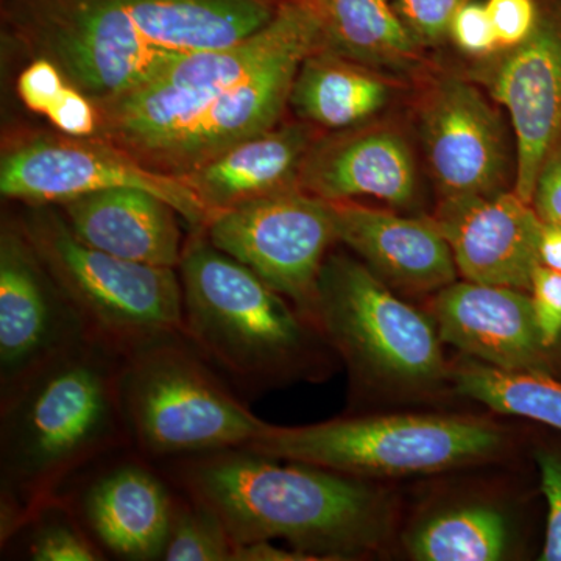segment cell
Here are the masks:
<instances>
[{
	"label": "cell",
	"mask_w": 561,
	"mask_h": 561,
	"mask_svg": "<svg viewBox=\"0 0 561 561\" xmlns=\"http://www.w3.org/2000/svg\"><path fill=\"white\" fill-rule=\"evenodd\" d=\"M321 47V27L302 0L279 3L267 25L231 46L192 51L171 62L135 90L95 105L99 138L136 161L171 136L224 92L287 51Z\"/></svg>",
	"instance_id": "cell-8"
},
{
	"label": "cell",
	"mask_w": 561,
	"mask_h": 561,
	"mask_svg": "<svg viewBox=\"0 0 561 561\" xmlns=\"http://www.w3.org/2000/svg\"><path fill=\"white\" fill-rule=\"evenodd\" d=\"M317 49L320 47L305 46L280 55L224 92L138 161L151 171L180 176L236 144L276 127L289 105L301 62Z\"/></svg>",
	"instance_id": "cell-13"
},
{
	"label": "cell",
	"mask_w": 561,
	"mask_h": 561,
	"mask_svg": "<svg viewBox=\"0 0 561 561\" xmlns=\"http://www.w3.org/2000/svg\"><path fill=\"white\" fill-rule=\"evenodd\" d=\"M83 327L44 267L20 219L0 230V397L62 351Z\"/></svg>",
	"instance_id": "cell-12"
},
{
	"label": "cell",
	"mask_w": 561,
	"mask_h": 561,
	"mask_svg": "<svg viewBox=\"0 0 561 561\" xmlns=\"http://www.w3.org/2000/svg\"><path fill=\"white\" fill-rule=\"evenodd\" d=\"M203 231L316 324L321 271L337 242L330 202L289 187L214 214Z\"/></svg>",
	"instance_id": "cell-10"
},
{
	"label": "cell",
	"mask_w": 561,
	"mask_h": 561,
	"mask_svg": "<svg viewBox=\"0 0 561 561\" xmlns=\"http://www.w3.org/2000/svg\"><path fill=\"white\" fill-rule=\"evenodd\" d=\"M124 357L84 339L0 397V540L62 501L99 457L131 445L122 401Z\"/></svg>",
	"instance_id": "cell-2"
},
{
	"label": "cell",
	"mask_w": 561,
	"mask_h": 561,
	"mask_svg": "<svg viewBox=\"0 0 561 561\" xmlns=\"http://www.w3.org/2000/svg\"><path fill=\"white\" fill-rule=\"evenodd\" d=\"M316 324L368 382L423 390L449 379L434 319L397 297L362 261L328 256Z\"/></svg>",
	"instance_id": "cell-9"
},
{
	"label": "cell",
	"mask_w": 561,
	"mask_h": 561,
	"mask_svg": "<svg viewBox=\"0 0 561 561\" xmlns=\"http://www.w3.org/2000/svg\"><path fill=\"white\" fill-rule=\"evenodd\" d=\"M432 319L443 343L474 360L502 370L553 373L557 348L542 339L530 291L454 280L435 295Z\"/></svg>",
	"instance_id": "cell-15"
},
{
	"label": "cell",
	"mask_w": 561,
	"mask_h": 561,
	"mask_svg": "<svg viewBox=\"0 0 561 561\" xmlns=\"http://www.w3.org/2000/svg\"><path fill=\"white\" fill-rule=\"evenodd\" d=\"M28 559L33 561H101L105 551L81 526L68 501H60L41 513L31 524Z\"/></svg>",
	"instance_id": "cell-28"
},
{
	"label": "cell",
	"mask_w": 561,
	"mask_h": 561,
	"mask_svg": "<svg viewBox=\"0 0 561 561\" xmlns=\"http://www.w3.org/2000/svg\"><path fill=\"white\" fill-rule=\"evenodd\" d=\"M389 99L386 81L356 61L321 49L301 62L289 105L301 119L328 130H348L378 113Z\"/></svg>",
	"instance_id": "cell-23"
},
{
	"label": "cell",
	"mask_w": 561,
	"mask_h": 561,
	"mask_svg": "<svg viewBox=\"0 0 561 561\" xmlns=\"http://www.w3.org/2000/svg\"><path fill=\"white\" fill-rule=\"evenodd\" d=\"M69 87L61 70L46 58L32 60L16 81L18 98L25 108L44 117L58 105Z\"/></svg>",
	"instance_id": "cell-30"
},
{
	"label": "cell",
	"mask_w": 561,
	"mask_h": 561,
	"mask_svg": "<svg viewBox=\"0 0 561 561\" xmlns=\"http://www.w3.org/2000/svg\"><path fill=\"white\" fill-rule=\"evenodd\" d=\"M298 186L327 202L375 198L409 205L416 194L411 147L390 130H353L313 140Z\"/></svg>",
	"instance_id": "cell-19"
},
{
	"label": "cell",
	"mask_w": 561,
	"mask_h": 561,
	"mask_svg": "<svg viewBox=\"0 0 561 561\" xmlns=\"http://www.w3.org/2000/svg\"><path fill=\"white\" fill-rule=\"evenodd\" d=\"M504 445V432L490 421L397 413L308 426L267 424L245 448L362 479L456 470L493 459Z\"/></svg>",
	"instance_id": "cell-6"
},
{
	"label": "cell",
	"mask_w": 561,
	"mask_h": 561,
	"mask_svg": "<svg viewBox=\"0 0 561 561\" xmlns=\"http://www.w3.org/2000/svg\"><path fill=\"white\" fill-rule=\"evenodd\" d=\"M320 22L321 49L356 62L398 65L415 54L412 33L387 0H302Z\"/></svg>",
	"instance_id": "cell-24"
},
{
	"label": "cell",
	"mask_w": 561,
	"mask_h": 561,
	"mask_svg": "<svg viewBox=\"0 0 561 561\" xmlns=\"http://www.w3.org/2000/svg\"><path fill=\"white\" fill-rule=\"evenodd\" d=\"M424 146L446 198L496 192L504 169L500 122L485 99L463 81H448L424 113Z\"/></svg>",
	"instance_id": "cell-18"
},
{
	"label": "cell",
	"mask_w": 561,
	"mask_h": 561,
	"mask_svg": "<svg viewBox=\"0 0 561 561\" xmlns=\"http://www.w3.org/2000/svg\"><path fill=\"white\" fill-rule=\"evenodd\" d=\"M540 264L561 272V227L542 221L540 236Z\"/></svg>",
	"instance_id": "cell-37"
},
{
	"label": "cell",
	"mask_w": 561,
	"mask_h": 561,
	"mask_svg": "<svg viewBox=\"0 0 561 561\" xmlns=\"http://www.w3.org/2000/svg\"><path fill=\"white\" fill-rule=\"evenodd\" d=\"M122 401L131 445L147 459L245 448L268 424L232 393L186 335L125 357Z\"/></svg>",
	"instance_id": "cell-7"
},
{
	"label": "cell",
	"mask_w": 561,
	"mask_h": 561,
	"mask_svg": "<svg viewBox=\"0 0 561 561\" xmlns=\"http://www.w3.org/2000/svg\"><path fill=\"white\" fill-rule=\"evenodd\" d=\"M169 479L213 512L236 545L284 540L312 560L367 556L386 540L390 507L359 478L247 448L179 457Z\"/></svg>",
	"instance_id": "cell-3"
},
{
	"label": "cell",
	"mask_w": 561,
	"mask_h": 561,
	"mask_svg": "<svg viewBox=\"0 0 561 561\" xmlns=\"http://www.w3.org/2000/svg\"><path fill=\"white\" fill-rule=\"evenodd\" d=\"M20 221L90 341L125 359L151 343L184 335L176 268L92 249L73 234L54 205H27Z\"/></svg>",
	"instance_id": "cell-5"
},
{
	"label": "cell",
	"mask_w": 561,
	"mask_h": 561,
	"mask_svg": "<svg viewBox=\"0 0 561 561\" xmlns=\"http://www.w3.org/2000/svg\"><path fill=\"white\" fill-rule=\"evenodd\" d=\"M530 297L546 345L557 348L561 343V272L538 265L531 276Z\"/></svg>",
	"instance_id": "cell-32"
},
{
	"label": "cell",
	"mask_w": 561,
	"mask_h": 561,
	"mask_svg": "<svg viewBox=\"0 0 561 561\" xmlns=\"http://www.w3.org/2000/svg\"><path fill=\"white\" fill-rule=\"evenodd\" d=\"M485 5L500 47L519 46L540 24L534 0H489Z\"/></svg>",
	"instance_id": "cell-33"
},
{
	"label": "cell",
	"mask_w": 561,
	"mask_h": 561,
	"mask_svg": "<svg viewBox=\"0 0 561 561\" xmlns=\"http://www.w3.org/2000/svg\"><path fill=\"white\" fill-rule=\"evenodd\" d=\"M184 335L241 389L302 370L320 331L256 273L192 230L179 268Z\"/></svg>",
	"instance_id": "cell-4"
},
{
	"label": "cell",
	"mask_w": 561,
	"mask_h": 561,
	"mask_svg": "<svg viewBox=\"0 0 561 561\" xmlns=\"http://www.w3.org/2000/svg\"><path fill=\"white\" fill-rule=\"evenodd\" d=\"M135 187L179 210L191 230H203L209 214L179 176L151 171L99 136L39 133L21 136L0 154V194L27 205H60L92 192Z\"/></svg>",
	"instance_id": "cell-11"
},
{
	"label": "cell",
	"mask_w": 561,
	"mask_h": 561,
	"mask_svg": "<svg viewBox=\"0 0 561 561\" xmlns=\"http://www.w3.org/2000/svg\"><path fill=\"white\" fill-rule=\"evenodd\" d=\"M449 379L456 393L482 402L491 411L561 431V379L553 373L502 370L470 360L454 368Z\"/></svg>",
	"instance_id": "cell-26"
},
{
	"label": "cell",
	"mask_w": 561,
	"mask_h": 561,
	"mask_svg": "<svg viewBox=\"0 0 561 561\" xmlns=\"http://www.w3.org/2000/svg\"><path fill=\"white\" fill-rule=\"evenodd\" d=\"M493 95L511 114L516 138L515 192L534 201L542 165L561 138V31L540 22L493 76Z\"/></svg>",
	"instance_id": "cell-16"
},
{
	"label": "cell",
	"mask_w": 561,
	"mask_h": 561,
	"mask_svg": "<svg viewBox=\"0 0 561 561\" xmlns=\"http://www.w3.org/2000/svg\"><path fill=\"white\" fill-rule=\"evenodd\" d=\"M330 205L337 242L391 289L430 294L456 280L453 251L434 219L401 217L356 202Z\"/></svg>",
	"instance_id": "cell-17"
},
{
	"label": "cell",
	"mask_w": 561,
	"mask_h": 561,
	"mask_svg": "<svg viewBox=\"0 0 561 561\" xmlns=\"http://www.w3.org/2000/svg\"><path fill=\"white\" fill-rule=\"evenodd\" d=\"M404 545L419 561H497L511 549L512 526L493 505H454L416 523Z\"/></svg>",
	"instance_id": "cell-25"
},
{
	"label": "cell",
	"mask_w": 561,
	"mask_h": 561,
	"mask_svg": "<svg viewBox=\"0 0 561 561\" xmlns=\"http://www.w3.org/2000/svg\"><path fill=\"white\" fill-rule=\"evenodd\" d=\"M236 541L224 523L198 502L181 494L162 559L165 561H232Z\"/></svg>",
	"instance_id": "cell-27"
},
{
	"label": "cell",
	"mask_w": 561,
	"mask_h": 561,
	"mask_svg": "<svg viewBox=\"0 0 561 561\" xmlns=\"http://www.w3.org/2000/svg\"><path fill=\"white\" fill-rule=\"evenodd\" d=\"M81 242L139 264L179 268L183 232L179 210L135 187L92 192L57 205Z\"/></svg>",
	"instance_id": "cell-21"
},
{
	"label": "cell",
	"mask_w": 561,
	"mask_h": 561,
	"mask_svg": "<svg viewBox=\"0 0 561 561\" xmlns=\"http://www.w3.org/2000/svg\"><path fill=\"white\" fill-rule=\"evenodd\" d=\"M449 33L457 46L471 55H485L500 49L489 10L482 3H461Z\"/></svg>",
	"instance_id": "cell-34"
},
{
	"label": "cell",
	"mask_w": 561,
	"mask_h": 561,
	"mask_svg": "<svg viewBox=\"0 0 561 561\" xmlns=\"http://www.w3.org/2000/svg\"><path fill=\"white\" fill-rule=\"evenodd\" d=\"M311 557L306 556L297 549H280L272 541L249 542V545L236 546L234 559L232 561H311Z\"/></svg>",
	"instance_id": "cell-36"
},
{
	"label": "cell",
	"mask_w": 561,
	"mask_h": 561,
	"mask_svg": "<svg viewBox=\"0 0 561 561\" xmlns=\"http://www.w3.org/2000/svg\"><path fill=\"white\" fill-rule=\"evenodd\" d=\"M461 0H398V14L413 38L434 43L451 28Z\"/></svg>",
	"instance_id": "cell-31"
},
{
	"label": "cell",
	"mask_w": 561,
	"mask_h": 561,
	"mask_svg": "<svg viewBox=\"0 0 561 561\" xmlns=\"http://www.w3.org/2000/svg\"><path fill=\"white\" fill-rule=\"evenodd\" d=\"M531 205L545 224L561 227V142L542 165Z\"/></svg>",
	"instance_id": "cell-35"
},
{
	"label": "cell",
	"mask_w": 561,
	"mask_h": 561,
	"mask_svg": "<svg viewBox=\"0 0 561 561\" xmlns=\"http://www.w3.org/2000/svg\"><path fill=\"white\" fill-rule=\"evenodd\" d=\"M438 228L463 279L530 291L542 220L516 192L446 198Z\"/></svg>",
	"instance_id": "cell-14"
},
{
	"label": "cell",
	"mask_w": 561,
	"mask_h": 561,
	"mask_svg": "<svg viewBox=\"0 0 561 561\" xmlns=\"http://www.w3.org/2000/svg\"><path fill=\"white\" fill-rule=\"evenodd\" d=\"M312 142L306 125L278 124L179 179L197 195L210 219L221 210L298 186L301 164Z\"/></svg>",
	"instance_id": "cell-22"
},
{
	"label": "cell",
	"mask_w": 561,
	"mask_h": 561,
	"mask_svg": "<svg viewBox=\"0 0 561 561\" xmlns=\"http://www.w3.org/2000/svg\"><path fill=\"white\" fill-rule=\"evenodd\" d=\"M176 497L142 461H124L84 489L80 522L103 551L124 560H161Z\"/></svg>",
	"instance_id": "cell-20"
},
{
	"label": "cell",
	"mask_w": 561,
	"mask_h": 561,
	"mask_svg": "<svg viewBox=\"0 0 561 561\" xmlns=\"http://www.w3.org/2000/svg\"><path fill=\"white\" fill-rule=\"evenodd\" d=\"M272 0H3V32L46 58L95 105L114 101L192 51L261 31Z\"/></svg>",
	"instance_id": "cell-1"
},
{
	"label": "cell",
	"mask_w": 561,
	"mask_h": 561,
	"mask_svg": "<svg viewBox=\"0 0 561 561\" xmlns=\"http://www.w3.org/2000/svg\"><path fill=\"white\" fill-rule=\"evenodd\" d=\"M548 523L541 561H561V446H542L535 453Z\"/></svg>",
	"instance_id": "cell-29"
}]
</instances>
